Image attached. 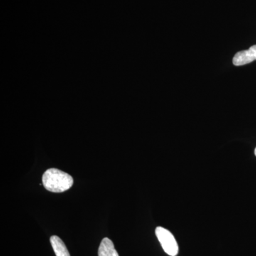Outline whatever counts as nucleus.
Segmentation results:
<instances>
[{"label": "nucleus", "instance_id": "nucleus-6", "mask_svg": "<svg viewBox=\"0 0 256 256\" xmlns=\"http://www.w3.org/2000/svg\"><path fill=\"white\" fill-rule=\"evenodd\" d=\"M255 154H256V150H255Z\"/></svg>", "mask_w": 256, "mask_h": 256}, {"label": "nucleus", "instance_id": "nucleus-4", "mask_svg": "<svg viewBox=\"0 0 256 256\" xmlns=\"http://www.w3.org/2000/svg\"><path fill=\"white\" fill-rule=\"evenodd\" d=\"M98 256H119L110 239L105 238L102 240L99 247Z\"/></svg>", "mask_w": 256, "mask_h": 256}, {"label": "nucleus", "instance_id": "nucleus-2", "mask_svg": "<svg viewBox=\"0 0 256 256\" xmlns=\"http://www.w3.org/2000/svg\"><path fill=\"white\" fill-rule=\"evenodd\" d=\"M156 233L164 252L170 256H178V246L173 234L162 227H158Z\"/></svg>", "mask_w": 256, "mask_h": 256}, {"label": "nucleus", "instance_id": "nucleus-1", "mask_svg": "<svg viewBox=\"0 0 256 256\" xmlns=\"http://www.w3.org/2000/svg\"><path fill=\"white\" fill-rule=\"evenodd\" d=\"M45 188L54 193L68 191L74 185V178L62 170L50 169L45 172L42 178Z\"/></svg>", "mask_w": 256, "mask_h": 256}, {"label": "nucleus", "instance_id": "nucleus-5", "mask_svg": "<svg viewBox=\"0 0 256 256\" xmlns=\"http://www.w3.org/2000/svg\"><path fill=\"white\" fill-rule=\"evenodd\" d=\"M50 244L56 256H70L68 248L63 240L58 236H53L50 237Z\"/></svg>", "mask_w": 256, "mask_h": 256}, {"label": "nucleus", "instance_id": "nucleus-3", "mask_svg": "<svg viewBox=\"0 0 256 256\" xmlns=\"http://www.w3.org/2000/svg\"><path fill=\"white\" fill-rule=\"evenodd\" d=\"M256 60V45L252 46L250 50L238 52L234 56V64L236 66L246 65Z\"/></svg>", "mask_w": 256, "mask_h": 256}]
</instances>
